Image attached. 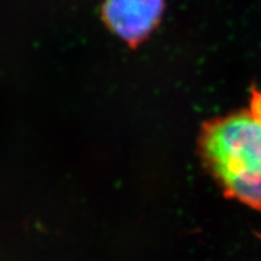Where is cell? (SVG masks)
Returning a JSON list of instances; mask_svg holds the SVG:
<instances>
[{
  "instance_id": "obj_1",
  "label": "cell",
  "mask_w": 261,
  "mask_h": 261,
  "mask_svg": "<svg viewBox=\"0 0 261 261\" xmlns=\"http://www.w3.org/2000/svg\"><path fill=\"white\" fill-rule=\"evenodd\" d=\"M200 149L225 195L261 210V92L250 109L205 123Z\"/></svg>"
},
{
  "instance_id": "obj_2",
  "label": "cell",
  "mask_w": 261,
  "mask_h": 261,
  "mask_svg": "<svg viewBox=\"0 0 261 261\" xmlns=\"http://www.w3.org/2000/svg\"><path fill=\"white\" fill-rule=\"evenodd\" d=\"M165 0H104L103 19L108 28L130 45H137L159 24Z\"/></svg>"
}]
</instances>
